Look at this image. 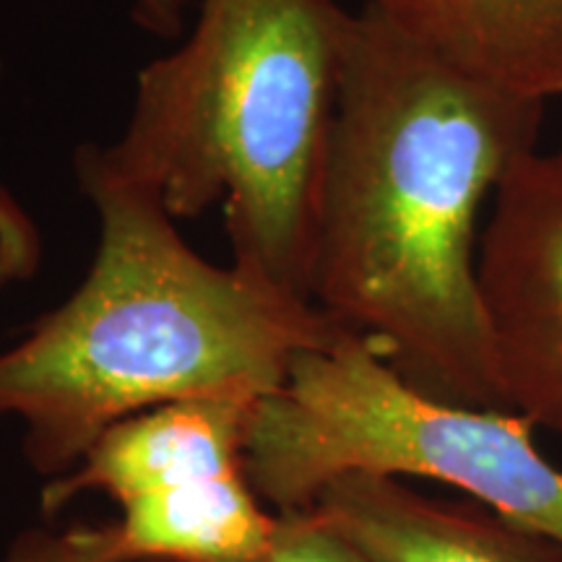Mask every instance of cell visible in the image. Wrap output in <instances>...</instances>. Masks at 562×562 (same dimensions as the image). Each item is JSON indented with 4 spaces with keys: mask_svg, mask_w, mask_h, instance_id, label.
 I'll use <instances>...</instances> for the list:
<instances>
[{
    "mask_svg": "<svg viewBox=\"0 0 562 562\" xmlns=\"http://www.w3.org/2000/svg\"><path fill=\"white\" fill-rule=\"evenodd\" d=\"M193 0H131V16L144 32L161 40L180 37Z\"/></svg>",
    "mask_w": 562,
    "mask_h": 562,
    "instance_id": "13",
    "label": "cell"
},
{
    "mask_svg": "<svg viewBox=\"0 0 562 562\" xmlns=\"http://www.w3.org/2000/svg\"><path fill=\"white\" fill-rule=\"evenodd\" d=\"M250 562H375L311 508L279 513L277 531Z\"/></svg>",
    "mask_w": 562,
    "mask_h": 562,
    "instance_id": "10",
    "label": "cell"
},
{
    "mask_svg": "<svg viewBox=\"0 0 562 562\" xmlns=\"http://www.w3.org/2000/svg\"><path fill=\"white\" fill-rule=\"evenodd\" d=\"M542 123L544 102L467 79L368 3L351 16L311 300L440 402L510 412L476 277L480 214Z\"/></svg>",
    "mask_w": 562,
    "mask_h": 562,
    "instance_id": "1",
    "label": "cell"
},
{
    "mask_svg": "<svg viewBox=\"0 0 562 562\" xmlns=\"http://www.w3.org/2000/svg\"><path fill=\"white\" fill-rule=\"evenodd\" d=\"M74 167L100 224L94 258L68 300L0 351V419L21 422L24 459L47 482L144 412L258 404L302 351L347 331L313 302L195 252L157 195L108 170L97 144Z\"/></svg>",
    "mask_w": 562,
    "mask_h": 562,
    "instance_id": "2",
    "label": "cell"
},
{
    "mask_svg": "<svg viewBox=\"0 0 562 562\" xmlns=\"http://www.w3.org/2000/svg\"><path fill=\"white\" fill-rule=\"evenodd\" d=\"M0 562H104L94 529L55 531L47 526L16 533Z\"/></svg>",
    "mask_w": 562,
    "mask_h": 562,
    "instance_id": "12",
    "label": "cell"
},
{
    "mask_svg": "<svg viewBox=\"0 0 562 562\" xmlns=\"http://www.w3.org/2000/svg\"><path fill=\"white\" fill-rule=\"evenodd\" d=\"M311 510L375 562H562L558 539L476 501H432L396 476L344 474Z\"/></svg>",
    "mask_w": 562,
    "mask_h": 562,
    "instance_id": "6",
    "label": "cell"
},
{
    "mask_svg": "<svg viewBox=\"0 0 562 562\" xmlns=\"http://www.w3.org/2000/svg\"><path fill=\"white\" fill-rule=\"evenodd\" d=\"M396 32L484 87L562 97V0H368Z\"/></svg>",
    "mask_w": 562,
    "mask_h": 562,
    "instance_id": "7",
    "label": "cell"
},
{
    "mask_svg": "<svg viewBox=\"0 0 562 562\" xmlns=\"http://www.w3.org/2000/svg\"><path fill=\"white\" fill-rule=\"evenodd\" d=\"M252 406L235 398H206L125 419L89 448L74 472L45 482L42 510L58 513L87 492H102L121 505L188 476L240 469Z\"/></svg>",
    "mask_w": 562,
    "mask_h": 562,
    "instance_id": "8",
    "label": "cell"
},
{
    "mask_svg": "<svg viewBox=\"0 0 562 562\" xmlns=\"http://www.w3.org/2000/svg\"><path fill=\"white\" fill-rule=\"evenodd\" d=\"M45 261V237L24 201L0 182V290L34 279Z\"/></svg>",
    "mask_w": 562,
    "mask_h": 562,
    "instance_id": "11",
    "label": "cell"
},
{
    "mask_svg": "<svg viewBox=\"0 0 562 562\" xmlns=\"http://www.w3.org/2000/svg\"><path fill=\"white\" fill-rule=\"evenodd\" d=\"M476 277L510 412L562 438V149L529 154L492 195Z\"/></svg>",
    "mask_w": 562,
    "mask_h": 562,
    "instance_id": "5",
    "label": "cell"
},
{
    "mask_svg": "<svg viewBox=\"0 0 562 562\" xmlns=\"http://www.w3.org/2000/svg\"><path fill=\"white\" fill-rule=\"evenodd\" d=\"M351 16L336 0H201L178 50L140 68L121 138L97 146L172 220L220 206L232 266L305 302Z\"/></svg>",
    "mask_w": 562,
    "mask_h": 562,
    "instance_id": "3",
    "label": "cell"
},
{
    "mask_svg": "<svg viewBox=\"0 0 562 562\" xmlns=\"http://www.w3.org/2000/svg\"><path fill=\"white\" fill-rule=\"evenodd\" d=\"M245 467L273 513L311 508L344 474L422 476L562 542V469L533 446V422L427 396L355 331L302 351L252 406Z\"/></svg>",
    "mask_w": 562,
    "mask_h": 562,
    "instance_id": "4",
    "label": "cell"
},
{
    "mask_svg": "<svg viewBox=\"0 0 562 562\" xmlns=\"http://www.w3.org/2000/svg\"><path fill=\"white\" fill-rule=\"evenodd\" d=\"M117 508L115 524L94 529L104 562H250L279 524L245 467L167 484Z\"/></svg>",
    "mask_w": 562,
    "mask_h": 562,
    "instance_id": "9",
    "label": "cell"
}]
</instances>
